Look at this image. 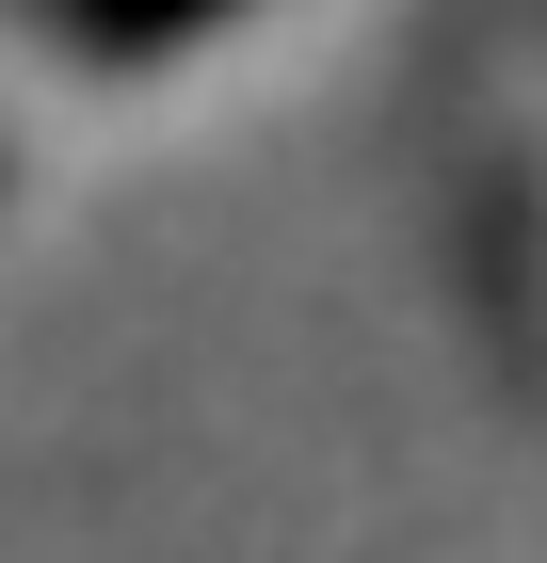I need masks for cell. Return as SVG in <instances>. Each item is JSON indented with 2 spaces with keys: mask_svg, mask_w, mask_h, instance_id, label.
Returning a JSON list of instances; mask_svg holds the SVG:
<instances>
[{
  "mask_svg": "<svg viewBox=\"0 0 547 563\" xmlns=\"http://www.w3.org/2000/svg\"><path fill=\"white\" fill-rule=\"evenodd\" d=\"M33 48L65 65H177V48H210V16L177 0V16H33Z\"/></svg>",
  "mask_w": 547,
  "mask_h": 563,
  "instance_id": "obj_1",
  "label": "cell"
},
{
  "mask_svg": "<svg viewBox=\"0 0 547 563\" xmlns=\"http://www.w3.org/2000/svg\"><path fill=\"white\" fill-rule=\"evenodd\" d=\"M0 177H17V162H0Z\"/></svg>",
  "mask_w": 547,
  "mask_h": 563,
  "instance_id": "obj_2",
  "label": "cell"
}]
</instances>
